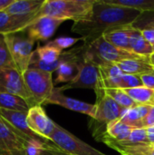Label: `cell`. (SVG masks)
Here are the masks:
<instances>
[{
	"mask_svg": "<svg viewBox=\"0 0 154 155\" xmlns=\"http://www.w3.org/2000/svg\"><path fill=\"white\" fill-rule=\"evenodd\" d=\"M142 13L134 8L113 5L104 0H95L91 16L74 22L71 30L81 35L84 45L89 46L106 33L132 25Z\"/></svg>",
	"mask_w": 154,
	"mask_h": 155,
	"instance_id": "1",
	"label": "cell"
},
{
	"mask_svg": "<svg viewBox=\"0 0 154 155\" xmlns=\"http://www.w3.org/2000/svg\"><path fill=\"white\" fill-rule=\"evenodd\" d=\"M95 0H44L34 19L50 16L60 20L78 22L88 19L93 12Z\"/></svg>",
	"mask_w": 154,
	"mask_h": 155,
	"instance_id": "2",
	"label": "cell"
},
{
	"mask_svg": "<svg viewBox=\"0 0 154 155\" xmlns=\"http://www.w3.org/2000/svg\"><path fill=\"white\" fill-rule=\"evenodd\" d=\"M87 46V45H86ZM93 54L87 49L81 61L77 64V74L75 77L68 84L60 87L64 92L68 89H93L97 88L100 83L99 67Z\"/></svg>",
	"mask_w": 154,
	"mask_h": 155,
	"instance_id": "3",
	"label": "cell"
},
{
	"mask_svg": "<svg viewBox=\"0 0 154 155\" xmlns=\"http://www.w3.org/2000/svg\"><path fill=\"white\" fill-rule=\"evenodd\" d=\"M5 36L15 67L21 73L25 72L29 67L35 42L28 36L25 31L9 33Z\"/></svg>",
	"mask_w": 154,
	"mask_h": 155,
	"instance_id": "4",
	"label": "cell"
},
{
	"mask_svg": "<svg viewBox=\"0 0 154 155\" xmlns=\"http://www.w3.org/2000/svg\"><path fill=\"white\" fill-rule=\"evenodd\" d=\"M23 76L35 105L44 104L54 89L52 73L28 68L23 73Z\"/></svg>",
	"mask_w": 154,
	"mask_h": 155,
	"instance_id": "5",
	"label": "cell"
},
{
	"mask_svg": "<svg viewBox=\"0 0 154 155\" xmlns=\"http://www.w3.org/2000/svg\"><path fill=\"white\" fill-rule=\"evenodd\" d=\"M50 142L63 152L72 155H106L92 147L55 123Z\"/></svg>",
	"mask_w": 154,
	"mask_h": 155,
	"instance_id": "6",
	"label": "cell"
},
{
	"mask_svg": "<svg viewBox=\"0 0 154 155\" xmlns=\"http://www.w3.org/2000/svg\"><path fill=\"white\" fill-rule=\"evenodd\" d=\"M94 93L96 94V102L94 104L96 106V113L94 118L91 119L104 126H107V124L113 121L120 119L126 109L122 108L112 97L106 94L101 80L99 85L94 90Z\"/></svg>",
	"mask_w": 154,
	"mask_h": 155,
	"instance_id": "7",
	"label": "cell"
},
{
	"mask_svg": "<svg viewBox=\"0 0 154 155\" xmlns=\"http://www.w3.org/2000/svg\"><path fill=\"white\" fill-rule=\"evenodd\" d=\"M0 94H15L25 99L31 107L35 105L25 85L23 73L15 67L0 68Z\"/></svg>",
	"mask_w": 154,
	"mask_h": 155,
	"instance_id": "8",
	"label": "cell"
},
{
	"mask_svg": "<svg viewBox=\"0 0 154 155\" xmlns=\"http://www.w3.org/2000/svg\"><path fill=\"white\" fill-rule=\"evenodd\" d=\"M90 52L93 54L96 62L101 63H114L118 64L122 61L128 59H138L143 58L133 53H130L128 51L120 49L109 42H107L103 36L100 37L96 41H94L92 45L88 46Z\"/></svg>",
	"mask_w": 154,
	"mask_h": 155,
	"instance_id": "9",
	"label": "cell"
},
{
	"mask_svg": "<svg viewBox=\"0 0 154 155\" xmlns=\"http://www.w3.org/2000/svg\"><path fill=\"white\" fill-rule=\"evenodd\" d=\"M28 142L0 115V155H23Z\"/></svg>",
	"mask_w": 154,
	"mask_h": 155,
	"instance_id": "10",
	"label": "cell"
},
{
	"mask_svg": "<svg viewBox=\"0 0 154 155\" xmlns=\"http://www.w3.org/2000/svg\"><path fill=\"white\" fill-rule=\"evenodd\" d=\"M26 121L34 133L50 142V136L54 131L55 123L48 117L42 105L31 107L27 112Z\"/></svg>",
	"mask_w": 154,
	"mask_h": 155,
	"instance_id": "11",
	"label": "cell"
},
{
	"mask_svg": "<svg viewBox=\"0 0 154 155\" xmlns=\"http://www.w3.org/2000/svg\"><path fill=\"white\" fill-rule=\"evenodd\" d=\"M44 104H55L62 106L70 111L77 112L80 114H86L91 118H94L96 113L95 104H88L74 98L68 97L64 94V92L60 89V87H54L52 94L47 99Z\"/></svg>",
	"mask_w": 154,
	"mask_h": 155,
	"instance_id": "12",
	"label": "cell"
},
{
	"mask_svg": "<svg viewBox=\"0 0 154 155\" xmlns=\"http://www.w3.org/2000/svg\"><path fill=\"white\" fill-rule=\"evenodd\" d=\"M65 21L55 19L50 16H40L33 21L25 28L28 36L35 41H46L50 39L57 28Z\"/></svg>",
	"mask_w": 154,
	"mask_h": 155,
	"instance_id": "13",
	"label": "cell"
},
{
	"mask_svg": "<svg viewBox=\"0 0 154 155\" xmlns=\"http://www.w3.org/2000/svg\"><path fill=\"white\" fill-rule=\"evenodd\" d=\"M0 115L25 140L50 143L49 141H46L45 139L42 138L41 136H39L38 134H36L30 129V127L27 124V121H26L27 113L0 109Z\"/></svg>",
	"mask_w": 154,
	"mask_h": 155,
	"instance_id": "14",
	"label": "cell"
},
{
	"mask_svg": "<svg viewBox=\"0 0 154 155\" xmlns=\"http://www.w3.org/2000/svg\"><path fill=\"white\" fill-rule=\"evenodd\" d=\"M97 141L103 142L121 155H154V144L151 143H129L126 142H117L111 138L107 133L102 135Z\"/></svg>",
	"mask_w": 154,
	"mask_h": 155,
	"instance_id": "15",
	"label": "cell"
},
{
	"mask_svg": "<svg viewBox=\"0 0 154 155\" xmlns=\"http://www.w3.org/2000/svg\"><path fill=\"white\" fill-rule=\"evenodd\" d=\"M36 14L29 15H12L5 12H0V34L6 35L25 28L34 20Z\"/></svg>",
	"mask_w": 154,
	"mask_h": 155,
	"instance_id": "16",
	"label": "cell"
},
{
	"mask_svg": "<svg viewBox=\"0 0 154 155\" xmlns=\"http://www.w3.org/2000/svg\"><path fill=\"white\" fill-rule=\"evenodd\" d=\"M100 80L104 88L119 89L123 72L114 63H101L98 65Z\"/></svg>",
	"mask_w": 154,
	"mask_h": 155,
	"instance_id": "17",
	"label": "cell"
},
{
	"mask_svg": "<svg viewBox=\"0 0 154 155\" xmlns=\"http://www.w3.org/2000/svg\"><path fill=\"white\" fill-rule=\"evenodd\" d=\"M149 105H137L131 109L124 110L120 120L126 125L136 129L144 128V119L150 111Z\"/></svg>",
	"mask_w": 154,
	"mask_h": 155,
	"instance_id": "18",
	"label": "cell"
},
{
	"mask_svg": "<svg viewBox=\"0 0 154 155\" xmlns=\"http://www.w3.org/2000/svg\"><path fill=\"white\" fill-rule=\"evenodd\" d=\"M123 74H133V75H142L144 74H152L154 73L149 57H143L138 59H128L122 61L117 64Z\"/></svg>",
	"mask_w": 154,
	"mask_h": 155,
	"instance_id": "19",
	"label": "cell"
},
{
	"mask_svg": "<svg viewBox=\"0 0 154 155\" xmlns=\"http://www.w3.org/2000/svg\"><path fill=\"white\" fill-rule=\"evenodd\" d=\"M44 0H14L4 11L12 15H29L36 14Z\"/></svg>",
	"mask_w": 154,
	"mask_h": 155,
	"instance_id": "20",
	"label": "cell"
},
{
	"mask_svg": "<svg viewBox=\"0 0 154 155\" xmlns=\"http://www.w3.org/2000/svg\"><path fill=\"white\" fill-rule=\"evenodd\" d=\"M132 30H133L132 25L122 27L111 31L109 33H106L105 35H103V38L113 45L120 49L133 53L130 45V36H131Z\"/></svg>",
	"mask_w": 154,
	"mask_h": 155,
	"instance_id": "21",
	"label": "cell"
},
{
	"mask_svg": "<svg viewBox=\"0 0 154 155\" xmlns=\"http://www.w3.org/2000/svg\"><path fill=\"white\" fill-rule=\"evenodd\" d=\"M130 45L132 52L142 57H149L153 53V48L144 38L141 30L133 27L130 36Z\"/></svg>",
	"mask_w": 154,
	"mask_h": 155,
	"instance_id": "22",
	"label": "cell"
},
{
	"mask_svg": "<svg viewBox=\"0 0 154 155\" xmlns=\"http://www.w3.org/2000/svg\"><path fill=\"white\" fill-rule=\"evenodd\" d=\"M30 108L27 101L18 95L0 94V109L27 113Z\"/></svg>",
	"mask_w": 154,
	"mask_h": 155,
	"instance_id": "23",
	"label": "cell"
},
{
	"mask_svg": "<svg viewBox=\"0 0 154 155\" xmlns=\"http://www.w3.org/2000/svg\"><path fill=\"white\" fill-rule=\"evenodd\" d=\"M138 105H154V89L144 85L123 90Z\"/></svg>",
	"mask_w": 154,
	"mask_h": 155,
	"instance_id": "24",
	"label": "cell"
},
{
	"mask_svg": "<svg viewBox=\"0 0 154 155\" xmlns=\"http://www.w3.org/2000/svg\"><path fill=\"white\" fill-rule=\"evenodd\" d=\"M133 128L123 124L120 119L111 122L106 126L107 134L117 142H125L129 139Z\"/></svg>",
	"mask_w": 154,
	"mask_h": 155,
	"instance_id": "25",
	"label": "cell"
},
{
	"mask_svg": "<svg viewBox=\"0 0 154 155\" xmlns=\"http://www.w3.org/2000/svg\"><path fill=\"white\" fill-rule=\"evenodd\" d=\"M34 53L41 61L47 64H52L57 62L60 59L63 52L48 42L43 46H38L34 51Z\"/></svg>",
	"mask_w": 154,
	"mask_h": 155,
	"instance_id": "26",
	"label": "cell"
},
{
	"mask_svg": "<svg viewBox=\"0 0 154 155\" xmlns=\"http://www.w3.org/2000/svg\"><path fill=\"white\" fill-rule=\"evenodd\" d=\"M106 3L129 8H134L142 12L154 11V0H104Z\"/></svg>",
	"mask_w": 154,
	"mask_h": 155,
	"instance_id": "27",
	"label": "cell"
},
{
	"mask_svg": "<svg viewBox=\"0 0 154 155\" xmlns=\"http://www.w3.org/2000/svg\"><path fill=\"white\" fill-rule=\"evenodd\" d=\"M106 94L112 97L122 108L131 109L138 104L123 90V89H114V88H104Z\"/></svg>",
	"mask_w": 154,
	"mask_h": 155,
	"instance_id": "28",
	"label": "cell"
},
{
	"mask_svg": "<svg viewBox=\"0 0 154 155\" xmlns=\"http://www.w3.org/2000/svg\"><path fill=\"white\" fill-rule=\"evenodd\" d=\"M6 67H15V64L11 56L5 36V35L0 34V68Z\"/></svg>",
	"mask_w": 154,
	"mask_h": 155,
	"instance_id": "29",
	"label": "cell"
},
{
	"mask_svg": "<svg viewBox=\"0 0 154 155\" xmlns=\"http://www.w3.org/2000/svg\"><path fill=\"white\" fill-rule=\"evenodd\" d=\"M132 27L138 30L154 29V11L143 12L133 22Z\"/></svg>",
	"mask_w": 154,
	"mask_h": 155,
	"instance_id": "30",
	"label": "cell"
},
{
	"mask_svg": "<svg viewBox=\"0 0 154 155\" xmlns=\"http://www.w3.org/2000/svg\"><path fill=\"white\" fill-rule=\"evenodd\" d=\"M79 41H83V38L80 37H69V36H61V37H57L53 41H50L49 43L51 45H53L54 46H55L56 48H58L59 50H61L62 52H64V50L73 46L74 45H75L77 42Z\"/></svg>",
	"mask_w": 154,
	"mask_h": 155,
	"instance_id": "31",
	"label": "cell"
},
{
	"mask_svg": "<svg viewBox=\"0 0 154 155\" xmlns=\"http://www.w3.org/2000/svg\"><path fill=\"white\" fill-rule=\"evenodd\" d=\"M142 85H143V82H142L140 76L123 74L121 78L119 89L124 90V89L134 88V87H138V86H142Z\"/></svg>",
	"mask_w": 154,
	"mask_h": 155,
	"instance_id": "32",
	"label": "cell"
},
{
	"mask_svg": "<svg viewBox=\"0 0 154 155\" xmlns=\"http://www.w3.org/2000/svg\"><path fill=\"white\" fill-rule=\"evenodd\" d=\"M125 142L129 143H150L147 137L146 128L133 129L129 139Z\"/></svg>",
	"mask_w": 154,
	"mask_h": 155,
	"instance_id": "33",
	"label": "cell"
},
{
	"mask_svg": "<svg viewBox=\"0 0 154 155\" xmlns=\"http://www.w3.org/2000/svg\"><path fill=\"white\" fill-rule=\"evenodd\" d=\"M140 78L143 82V85L151 89H154V73L142 74L140 75Z\"/></svg>",
	"mask_w": 154,
	"mask_h": 155,
	"instance_id": "34",
	"label": "cell"
},
{
	"mask_svg": "<svg viewBox=\"0 0 154 155\" xmlns=\"http://www.w3.org/2000/svg\"><path fill=\"white\" fill-rule=\"evenodd\" d=\"M154 126V105L151 106L148 114L144 119V128Z\"/></svg>",
	"mask_w": 154,
	"mask_h": 155,
	"instance_id": "35",
	"label": "cell"
},
{
	"mask_svg": "<svg viewBox=\"0 0 154 155\" xmlns=\"http://www.w3.org/2000/svg\"><path fill=\"white\" fill-rule=\"evenodd\" d=\"M142 33L144 36V38L150 43V45L152 46L154 51V29H146L142 30Z\"/></svg>",
	"mask_w": 154,
	"mask_h": 155,
	"instance_id": "36",
	"label": "cell"
},
{
	"mask_svg": "<svg viewBox=\"0 0 154 155\" xmlns=\"http://www.w3.org/2000/svg\"><path fill=\"white\" fill-rule=\"evenodd\" d=\"M49 149L50 151L55 155H72L69 154V153H66L64 152H63L62 150H60L58 147H56L54 143H49Z\"/></svg>",
	"mask_w": 154,
	"mask_h": 155,
	"instance_id": "37",
	"label": "cell"
},
{
	"mask_svg": "<svg viewBox=\"0 0 154 155\" xmlns=\"http://www.w3.org/2000/svg\"><path fill=\"white\" fill-rule=\"evenodd\" d=\"M146 131H147V137H148L149 143L151 144H154V126L147 127Z\"/></svg>",
	"mask_w": 154,
	"mask_h": 155,
	"instance_id": "38",
	"label": "cell"
},
{
	"mask_svg": "<svg viewBox=\"0 0 154 155\" xmlns=\"http://www.w3.org/2000/svg\"><path fill=\"white\" fill-rule=\"evenodd\" d=\"M13 2L14 0H0V12H4Z\"/></svg>",
	"mask_w": 154,
	"mask_h": 155,
	"instance_id": "39",
	"label": "cell"
},
{
	"mask_svg": "<svg viewBox=\"0 0 154 155\" xmlns=\"http://www.w3.org/2000/svg\"><path fill=\"white\" fill-rule=\"evenodd\" d=\"M49 143H48L45 145V148H44V153H43V154L42 155H55L54 154V153L50 151V149H49Z\"/></svg>",
	"mask_w": 154,
	"mask_h": 155,
	"instance_id": "40",
	"label": "cell"
},
{
	"mask_svg": "<svg viewBox=\"0 0 154 155\" xmlns=\"http://www.w3.org/2000/svg\"><path fill=\"white\" fill-rule=\"evenodd\" d=\"M149 61H150V64H151L152 69L154 70V52L149 56Z\"/></svg>",
	"mask_w": 154,
	"mask_h": 155,
	"instance_id": "41",
	"label": "cell"
}]
</instances>
